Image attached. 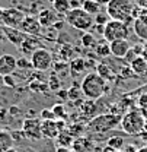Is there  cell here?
<instances>
[{
	"instance_id": "15",
	"label": "cell",
	"mask_w": 147,
	"mask_h": 152,
	"mask_svg": "<svg viewBox=\"0 0 147 152\" xmlns=\"http://www.w3.org/2000/svg\"><path fill=\"white\" fill-rule=\"evenodd\" d=\"M18 48L20 50L22 54H25V56H32L38 48H41V45H39V42H38L34 37H26V39L19 45Z\"/></svg>"
},
{
	"instance_id": "19",
	"label": "cell",
	"mask_w": 147,
	"mask_h": 152,
	"mask_svg": "<svg viewBox=\"0 0 147 152\" xmlns=\"http://www.w3.org/2000/svg\"><path fill=\"white\" fill-rule=\"evenodd\" d=\"M101 7L102 6L96 3L95 0H82V9L92 16H96L98 13H101Z\"/></svg>"
},
{
	"instance_id": "17",
	"label": "cell",
	"mask_w": 147,
	"mask_h": 152,
	"mask_svg": "<svg viewBox=\"0 0 147 152\" xmlns=\"http://www.w3.org/2000/svg\"><path fill=\"white\" fill-rule=\"evenodd\" d=\"M38 20H39L41 26L50 28L55 23V12L50 10V9H42L38 15Z\"/></svg>"
},
{
	"instance_id": "31",
	"label": "cell",
	"mask_w": 147,
	"mask_h": 152,
	"mask_svg": "<svg viewBox=\"0 0 147 152\" xmlns=\"http://www.w3.org/2000/svg\"><path fill=\"white\" fill-rule=\"evenodd\" d=\"M109 22V16H108V13L105 12V13H98L96 15V18H95V23H98V25H102V26H105L106 23Z\"/></svg>"
},
{
	"instance_id": "24",
	"label": "cell",
	"mask_w": 147,
	"mask_h": 152,
	"mask_svg": "<svg viewBox=\"0 0 147 152\" xmlns=\"http://www.w3.org/2000/svg\"><path fill=\"white\" fill-rule=\"evenodd\" d=\"M124 137L121 136H114V137H109L108 139V146L114 148L115 151H121V148L124 146Z\"/></svg>"
},
{
	"instance_id": "4",
	"label": "cell",
	"mask_w": 147,
	"mask_h": 152,
	"mask_svg": "<svg viewBox=\"0 0 147 152\" xmlns=\"http://www.w3.org/2000/svg\"><path fill=\"white\" fill-rule=\"evenodd\" d=\"M66 22L79 31L89 32L95 23V19L82 7H77V9H70V12L66 15Z\"/></svg>"
},
{
	"instance_id": "23",
	"label": "cell",
	"mask_w": 147,
	"mask_h": 152,
	"mask_svg": "<svg viewBox=\"0 0 147 152\" xmlns=\"http://www.w3.org/2000/svg\"><path fill=\"white\" fill-rule=\"evenodd\" d=\"M57 142L60 143V146H66V148H69V146L73 143V136H72L69 132L63 130V132H60V134L57 136Z\"/></svg>"
},
{
	"instance_id": "30",
	"label": "cell",
	"mask_w": 147,
	"mask_h": 152,
	"mask_svg": "<svg viewBox=\"0 0 147 152\" xmlns=\"http://www.w3.org/2000/svg\"><path fill=\"white\" fill-rule=\"evenodd\" d=\"M69 91V99H73V101H77L83 92H82V88H77V86H72L70 89H67Z\"/></svg>"
},
{
	"instance_id": "14",
	"label": "cell",
	"mask_w": 147,
	"mask_h": 152,
	"mask_svg": "<svg viewBox=\"0 0 147 152\" xmlns=\"http://www.w3.org/2000/svg\"><path fill=\"white\" fill-rule=\"evenodd\" d=\"M3 31H4L6 38H7L12 44H15L16 47H19V45L26 39V34H25V32H22V31L18 29V28H9V26H4V28H3Z\"/></svg>"
},
{
	"instance_id": "40",
	"label": "cell",
	"mask_w": 147,
	"mask_h": 152,
	"mask_svg": "<svg viewBox=\"0 0 147 152\" xmlns=\"http://www.w3.org/2000/svg\"><path fill=\"white\" fill-rule=\"evenodd\" d=\"M124 152H137V148L133 146V145H127L125 149H124Z\"/></svg>"
},
{
	"instance_id": "29",
	"label": "cell",
	"mask_w": 147,
	"mask_h": 152,
	"mask_svg": "<svg viewBox=\"0 0 147 152\" xmlns=\"http://www.w3.org/2000/svg\"><path fill=\"white\" fill-rule=\"evenodd\" d=\"M53 113H54L55 118L58 120V118H64L66 117V110H64V105L63 104H54L53 105Z\"/></svg>"
},
{
	"instance_id": "46",
	"label": "cell",
	"mask_w": 147,
	"mask_h": 152,
	"mask_svg": "<svg viewBox=\"0 0 147 152\" xmlns=\"http://www.w3.org/2000/svg\"><path fill=\"white\" fill-rule=\"evenodd\" d=\"M4 37H6V35H4V31H3V29H0V42L3 41V38Z\"/></svg>"
},
{
	"instance_id": "5",
	"label": "cell",
	"mask_w": 147,
	"mask_h": 152,
	"mask_svg": "<svg viewBox=\"0 0 147 152\" xmlns=\"http://www.w3.org/2000/svg\"><path fill=\"white\" fill-rule=\"evenodd\" d=\"M102 35L105 38V41H108V42L117 41V39H128L130 28L127 23H124L121 20L109 19V22L104 26Z\"/></svg>"
},
{
	"instance_id": "2",
	"label": "cell",
	"mask_w": 147,
	"mask_h": 152,
	"mask_svg": "<svg viewBox=\"0 0 147 152\" xmlns=\"http://www.w3.org/2000/svg\"><path fill=\"white\" fill-rule=\"evenodd\" d=\"M134 3L131 0H111L106 4V13L109 19L114 20H121L124 23H133V12H134Z\"/></svg>"
},
{
	"instance_id": "44",
	"label": "cell",
	"mask_w": 147,
	"mask_h": 152,
	"mask_svg": "<svg viewBox=\"0 0 147 152\" xmlns=\"http://www.w3.org/2000/svg\"><path fill=\"white\" fill-rule=\"evenodd\" d=\"M3 86H6V85H4V76L0 75V89H1Z\"/></svg>"
},
{
	"instance_id": "22",
	"label": "cell",
	"mask_w": 147,
	"mask_h": 152,
	"mask_svg": "<svg viewBox=\"0 0 147 152\" xmlns=\"http://www.w3.org/2000/svg\"><path fill=\"white\" fill-rule=\"evenodd\" d=\"M53 9H54L57 13H61V15H67L72 9L70 6V0H54L53 1Z\"/></svg>"
},
{
	"instance_id": "42",
	"label": "cell",
	"mask_w": 147,
	"mask_h": 152,
	"mask_svg": "<svg viewBox=\"0 0 147 152\" xmlns=\"http://www.w3.org/2000/svg\"><path fill=\"white\" fill-rule=\"evenodd\" d=\"M55 152H70V151H69V148H66V146H58Z\"/></svg>"
},
{
	"instance_id": "34",
	"label": "cell",
	"mask_w": 147,
	"mask_h": 152,
	"mask_svg": "<svg viewBox=\"0 0 147 152\" xmlns=\"http://www.w3.org/2000/svg\"><path fill=\"white\" fill-rule=\"evenodd\" d=\"M4 85H6V86H10V88H15V86H16V82H15L13 76L12 75L4 76Z\"/></svg>"
},
{
	"instance_id": "35",
	"label": "cell",
	"mask_w": 147,
	"mask_h": 152,
	"mask_svg": "<svg viewBox=\"0 0 147 152\" xmlns=\"http://www.w3.org/2000/svg\"><path fill=\"white\" fill-rule=\"evenodd\" d=\"M138 104H140L141 108H147V92L140 95V98H138Z\"/></svg>"
},
{
	"instance_id": "33",
	"label": "cell",
	"mask_w": 147,
	"mask_h": 152,
	"mask_svg": "<svg viewBox=\"0 0 147 152\" xmlns=\"http://www.w3.org/2000/svg\"><path fill=\"white\" fill-rule=\"evenodd\" d=\"M18 67H32L31 60L28 61L25 57H20V58H18Z\"/></svg>"
},
{
	"instance_id": "49",
	"label": "cell",
	"mask_w": 147,
	"mask_h": 152,
	"mask_svg": "<svg viewBox=\"0 0 147 152\" xmlns=\"http://www.w3.org/2000/svg\"><path fill=\"white\" fill-rule=\"evenodd\" d=\"M115 152H124V151H115Z\"/></svg>"
},
{
	"instance_id": "18",
	"label": "cell",
	"mask_w": 147,
	"mask_h": 152,
	"mask_svg": "<svg viewBox=\"0 0 147 152\" xmlns=\"http://www.w3.org/2000/svg\"><path fill=\"white\" fill-rule=\"evenodd\" d=\"M13 143H15L13 136L7 130L0 129V152H6L7 149L13 148Z\"/></svg>"
},
{
	"instance_id": "37",
	"label": "cell",
	"mask_w": 147,
	"mask_h": 152,
	"mask_svg": "<svg viewBox=\"0 0 147 152\" xmlns=\"http://www.w3.org/2000/svg\"><path fill=\"white\" fill-rule=\"evenodd\" d=\"M70 6H72V9L82 7V0H70Z\"/></svg>"
},
{
	"instance_id": "32",
	"label": "cell",
	"mask_w": 147,
	"mask_h": 152,
	"mask_svg": "<svg viewBox=\"0 0 147 152\" xmlns=\"http://www.w3.org/2000/svg\"><path fill=\"white\" fill-rule=\"evenodd\" d=\"M41 118L42 120H57L53 110H42L41 111Z\"/></svg>"
},
{
	"instance_id": "25",
	"label": "cell",
	"mask_w": 147,
	"mask_h": 152,
	"mask_svg": "<svg viewBox=\"0 0 147 152\" xmlns=\"http://www.w3.org/2000/svg\"><path fill=\"white\" fill-rule=\"evenodd\" d=\"M96 73L98 75H101L105 80L106 79H109V77H112V72H111V67H108L106 64H104V63H101V64H98V67H96Z\"/></svg>"
},
{
	"instance_id": "16",
	"label": "cell",
	"mask_w": 147,
	"mask_h": 152,
	"mask_svg": "<svg viewBox=\"0 0 147 152\" xmlns=\"http://www.w3.org/2000/svg\"><path fill=\"white\" fill-rule=\"evenodd\" d=\"M130 69H131V73L137 76H143L147 73V60L144 57L138 56L135 57L131 63H130Z\"/></svg>"
},
{
	"instance_id": "45",
	"label": "cell",
	"mask_w": 147,
	"mask_h": 152,
	"mask_svg": "<svg viewBox=\"0 0 147 152\" xmlns=\"http://www.w3.org/2000/svg\"><path fill=\"white\" fill-rule=\"evenodd\" d=\"M141 57H144L147 60V45H144V48H143V53H141Z\"/></svg>"
},
{
	"instance_id": "50",
	"label": "cell",
	"mask_w": 147,
	"mask_h": 152,
	"mask_svg": "<svg viewBox=\"0 0 147 152\" xmlns=\"http://www.w3.org/2000/svg\"><path fill=\"white\" fill-rule=\"evenodd\" d=\"M16 152H20V151H16Z\"/></svg>"
},
{
	"instance_id": "20",
	"label": "cell",
	"mask_w": 147,
	"mask_h": 152,
	"mask_svg": "<svg viewBox=\"0 0 147 152\" xmlns=\"http://www.w3.org/2000/svg\"><path fill=\"white\" fill-rule=\"evenodd\" d=\"M86 69V61L82 58V57H77V58H73L72 63H70V72L73 76H79L82 75Z\"/></svg>"
},
{
	"instance_id": "6",
	"label": "cell",
	"mask_w": 147,
	"mask_h": 152,
	"mask_svg": "<svg viewBox=\"0 0 147 152\" xmlns=\"http://www.w3.org/2000/svg\"><path fill=\"white\" fill-rule=\"evenodd\" d=\"M119 115H114V114H106V115H99L96 118H93L92 121L89 123V129L95 130V132H106L114 129L117 124L121 123Z\"/></svg>"
},
{
	"instance_id": "36",
	"label": "cell",
	"mask_w": 147,
	"mask_h": 152,
	"mask_svg": "<svg viewBox=\"0 0 147 152\" xmlns=\"http://www.w3.org/2000/svg\"><path fill=\"white\" fill-rule=\"evenodd\" d=\"M135 57H138V56H137V54H135V53L133 51V48H131V50H130L128 53H127V56L124 57V58H125V60H127L128 63H131V61H133V60H134Z\"/></svg>"
},
{
	"instance_id": "1",
	"label": "cell",
	"mask_w": 147,
	"mask_h": 152,
	"mask_svg": "<svg viewBox=\"0 0 147 152\" xmlns=\"http://www.w3.org/2000/svg\"><path fill=\"white\" fill-rule=\"evenodd\" d=\"M83 96H86L88 99H98L108 91V85L106 80L101 75H98L96 72H91L83 77L82 83H80Z\"/></svg>"
},
{
	"instance_id": "12",
	"label": "cell",
	"mask_w": 147,
	"mask_h": 152,
	"mask_svg": "<svg viewBox=\"0 0 147 152\" xmlns=\"http://www.w3.org/2000/svg\"><path fill=\"white\" fill-rule=\"evenodd\" d=\"M109 48L112 56L118 57V58H124L127 56V53L131 50V45H130L128 39H117V41L109 42Z\"/></svg>"
},
{
	"instance_id": "11",
	"label": "cell",
	"mask_w": 147,
	"mask_h": 152,
	"mask_svg": "<svg viewBox=\"0 0 147 152\" xmlns=\"http://www.w3.org/2000/svg\"><path fill=\"white\" fill-rule=\"evenodd\" d=\"M18 69V58L12 54H1L0 56V75L9 76L13 75Z\"/></svg>"
},
{
	"instance_id": "41",
	"label": "cell",
	"mask_w": 147,
	"mask_h": 152,
	"mask_svg": "<svg viewBox=\"0 0 147 152\" xmlns=\"http://www.w3.org/2000/svg\"><path fill=\"white\" fill-rule=\"evenodd\" d=\"M95 1H96V3H99L101 6H106V4L109 3L111 0H95Z\"/></svg>"
},
{
	"instance_id": "43",
	"label": "cell",
	"mask_w": 147,
	"mask_h": 152,
	"mask_svg": "<svg viewBox=\"0 0 147 152\" xmlns=\"http://www.w3.org/2000/svg\"><path fill=\"white\" fill-rule=\"evenodd\" d=\"M102 152H115V149H114V148H111V146H108V145H106V146H105V148L102 149Z\"/></svg>"
},
{
	"instance_id": "26",
	"label": "cell",
	"mask_w": 147,
	"mask_h": 152,
	"mask_svg": "<svg viewBox=\"0 0 147 152\" xmlns=\"http://www.w3.org/2000/svg\"><path fill=\"white\" fill-rule=\"evenodd\" d=\"M96 54H98V56H101V57H108L111 54L109 44H105V42L96 44Z\"/></svg>"
},
{
	"instance_id": "27",
	"label": "cell",
	"mask_w": 147,
	"mask_h": 152,
	"mask_svg": "<svg viewBox=\"0 0 147 152\" xmlns=\"http://www.w3.org/2000/svg\"><path fill=\"white\" fill-rule=\"evenodd\" d=\"M133 18L138 19L141 22L147 23V7H140V9H134L133 12Z\"/></svg>"
},
{
	"instance_id": "39",
	"label": "cell",
	"mask_w": 147,
	"mask_h": 152,
	"mask_svg": "<svg viewBox=\"0 0 147 152\" xmlns=\"http://www.w3.org/2000/svg\"><path fill=\"white\" fill-rule=\"evenodd\" d=\"M55 121H57V127H58V130H60V132H63V130H64V127H66V123H64L61 118H58V120H55Z\"/></svg>"
},
{
	"instance_id": "28",
	"label": "cell",
	"mask_w": 147,
	"mask_h": 152,
	"mask_svg": "<svg viewBox=\"0 0 147 152\" xmlns=\"http://www.w3.org/2000/svg\"><path fill=\"white\" fill-rule=\"evenodd\" d=\"M82 44H83V47H93V45H96L95 37L91 32H85L83 37H82Z\"/></svg>"
},
{
	"instance_id": "38",
	"label": "cell",
	"mask_w": 147,
	"mask_h": 152,
	"mask_svg": "<svg viewBox=\"0 0 147 152\" xmlns=\"http://www.w3.org/2000/svg\"><path fill=\"white\" fill-rule=\"evenodd\" d=\"M57 95H58L60 98H63V99H67V98H69V91H66V89H60Z\"/></svg>"
},
{
	"instance_id": "9",
	"label": "cell",
	"mask_w": 147,
	"mask_h": 152,
	"mask_svg": "<svg viewBox=\"0 0 147 152\" xmlns=\"http://www.w3.org/2000/svg\"><path fill=\"white\" fill-rule=\"evenodd\" d=\"M25 16L26 15L16 7H9V9L0 10V20L4 23V26H9V28H19Z\"/></svg>"
},
{
	"instance_id": "13",
	"label": "cell",
	"mask_w": 147,
	"mask_h": 152,
	"mask_svg": "<svg viewBox=\"0 0 147 152\" xmlns=\"http://www.w3.org/2000/svg\"><path fill=\"white\" fill-rule=\"evenodd\" d=\"M41 132H42V136L47 139H57V136L60 134L55 120H42L41 121Z\"/></svg>"
},
{
	"instance_id": "3",
	"label": "cell",
	"mask_w": 147,
	"mask_h": 152,
	"mask_svg": "<svg viewBox=\"0 0 147 152\" xmlns=\"http://www.w3.org/2000/svg\"><path fill=\"white\" fill-rule=\"evenodd\" d=\"M121 129L127 134H138L144 130L146 126V117L138 110H130L121 118Z\"/></svg>"
},
{
	"instance_id": "10",
	"label": "cell",
	"mask_w": 147,
	"mask_h": 152,
	"mask_svg": "<svg viewBox=\"0 0 147 152\" xmlns=\"http://www.w3.org/2000/svg\"><path fill=\"white\" fill-rule=\"evenodd\" d=\"M19 29L31 37H41V34H42V26H41L38 18H35V16H25Z\"/></svg>"
},
{
	"instance_id": "7",
	"label": "cell",
	"mask_w": 147,
	"mask_h": 152,
	"mask_svg": "<svg viewBox=\"0 0 147 152\" xmlns=\"http://www.w3.org/2000/svg\"><path fill=\"white\" fill-rule=\"evenodd\" d=\"M31 64L38 72H45L53 66V54L47 48H38L31 56Z\"/></svg>"
},
{
	"instance_id": "47",
	"label": "cell",
	"mask_w": 147,
	"mask_h": 152,
	"mask_svg": "<svg viewBox=\"0 0 147 152\" xmlns=\"http://www.w3.org/2000/svg\"><path fill=\"white\" fill-rule=\"evenodd\" d=\"M137 152H147V146H141V148H138Z\"/></svg>"
},
{
	"instance_id": "21",
	"label": "cell",
	"mask_w": 147,
	"mask_h": 152,
	"mask_svg": "<svg viewBox=\"0 0 147 152\" xmlns=\"http://www.w3.org/2000/svg\"><path fill=\"white\" fill-rule=\"evenodd\" d=\"M133 29H134V34L140 38V39L147 41V23L138 20V19H134V22H133Z\"/></svg>"
},
{
	"instance_id": "48",
	"label": "cell",
	"mask_w": 147,
	"mask_h": 152,
	"mask_svg": "<svg viewBox=\"0 0 147 152\" xmlns=\"http://www.w3.org/2000/svg\"><path fill=\"white\" fill-rule=\"evenodd\" d=\"M16 151H18V149H16V148L13 146V148H10V149H7V151H6V152H16Z\"/></svg>"
},
{
	"instance_id": "8",
	"label": "cell",
	"mask_w": 147,
	"mask_h": 152,
	"mask_svg": "<svg viewBox=\"0 0 147 152\" xmlns=\"http://www.w3.org/2000/svg\"><path fill=\"white\" fill-rule=\"evenodd\" d=\"M41 118L35 117H28L22 123V133L26 139L29 140H41L44 136L41 132Z\"/></svg>"
}]
</instances>
